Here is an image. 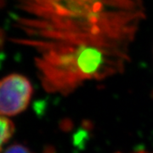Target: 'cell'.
<instances>
[{
	"label": "cell",
	"mask_w": 153,
	"mask_h": 153,
	"mask_svg": "<svg viewBox=\"0 0 153 153\" xmlns=\"http://www.w3.org/2000/svg\"><path fill=\"white\" fill-rule=\"evenodd\" d=\"M134 153H152V152H147V151H145V150H140V151H137V152H135Z\"/></svg>",
	"instance_id": "cell-5"
},
{
	"label": "cell",
	"mask_w": 153,
	"mask_h": 153,
	"mask_svg": "<svg viewBox=\"0 0 153 153\" xmlns=\"http://www.w3.org/2000/svg\"><path fill=\"white\" fill-rule=\"evenodd\" d=\"M2 153H34L31 149L22 144H14L6 148Z\"/></svg>",
	"instance_id": "cell-4"
},
{
	"label": "cell",
	"mask_w": 153,
	"mask_h": 153,
	"mask_svg": "<svg viewBox=\"0 0 153 153\" xmlns=\"http://www.w3.org/2000/svg\"><path fill=\"white\" fill-rule=\"evenodd\" d=\"M33 94V88L27 76L11 73L0 83V112L4 117H13L28 107Z\"/></svg>",
	"instance_id": "cell-2"
},
{
	"label": "cell",
	"mask_w": 153,
	"mask_h": 153,
	"mask_svg": "<svg viewBox=\"0 0 153 153\" xmlns=\"http://www.w3.org/2000/svg\"><path fill=\"white\" fill-rule=\"evenodd\" d=\"M142 0H17L12 42L27 47L44 89L67 96L124 71Z\"/></svg>",
	"instance_id": "cell-1"
},
{
	"label": "cell",
	"mask_w": 153,
	"mask_h": 153,
	"mask_svg": "<svg viewBox=\"0 0 153 153\" xmlns=\"http://www.w3.org/2000/svg\"><path fill=\"white\" fill-rule=\"evenodd\" d=\"M16 131L14 122L8 117L1 116V146L10 141Z\"/></svg>",
	"instance_id": "cell-3"
}]
</instances>
